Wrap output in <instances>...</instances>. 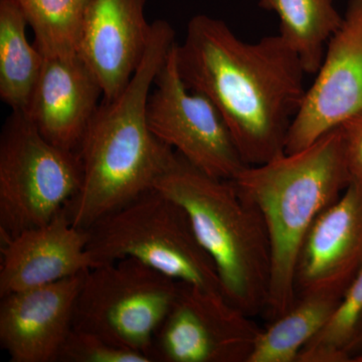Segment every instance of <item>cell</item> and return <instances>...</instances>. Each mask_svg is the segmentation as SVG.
<instances>
[{
	"mask_svg": "<svg viewBox=\"0 0 362 362\" xmlns=\"http://www.w3.org/2000/svg\"><path fill=\"white\" fill-rule=\"evenodd\" d=\"M175 56L185 86L213 102L247 165L285 153L307 74L279 33L247 42L220 18L197 14Z\"/></svg>",
	"mask_w": 362,
	"mask_h": 362,
	"instance_id": "1",
	"label": "cell"
},
{
	"mask_svg": "<svg viewBox=\"0 0 362 362\" xmlns=\"http://www.w3.org/2000/svg\"><path fill=\"white\" fill-rule=\"evenodd\" d=\"M168 21L152 23L148 49L125 89L105 100L78 148L83 180L66 207L71 223L88 230L98 221L154 188L175 151L153 134L147 104L157 74L175 47Z\"/></svg>",
	"mask_w": 362,
	"mask_h": 362,
	"instance_id": "2",
	"label": "cell"
},
{
	"mask_svg": "<svg viewBox=\"0 0 362 362\" xmlns=\"http://www.w3.org/2000/svg\"><path fill=\"white\" fill-rule=\"evenodd\" d=\"M232 181L258 207L268 230L272 269L263 316L270 322L296 302L295 269L307 233L351 183L341 127L301 151L247 165Z\"/></svg>",
	"mask_w": 362,
	"mask_h": 362,
	"instance_id": "3",
	"label": "cell"
},
{
	"mask_svg": "<svg viewBox=\"0 0 362 362\" xmlns=\"http://www.w3.org/2000/svg\"><path fill=\"white\" fill-rule=\"evenodd\" d=\"M154 188L187 211L197 240L214 262L223 296L252 318L263 315L272 252L258 207L232 180L206 175L177 152Z\"/></svg>",
	"mask_w": 362,
	"mask_h": 362,
	"instance_id": "4",
	"label": "cell"
},
{
	"mask_svg": "<svg viewBox=\"0 0 362 362\" xmlns=\"http://www.w3.org/2000/svg\"><path fill=\"white\" fill-rule=\"evenodd\" d=\"M87 232L95 267L134 259L177 282L223 294L214 262L187 211L156 188L107 214Z\"/></svg>",
	"mask_w": 362,
	"mask_h": 362,
	"instance_id": "5",
	"label": "cell"
},
{
	"mask_svg": "<svg viewBox=\"0 0 362 362\" xmlns=\"http://www.w3.org/2000/svg\"><path fill=\"white\" fill-rule=\"evenodd\" d=\"M82 180L78 152L52 144L23 112L13 111L0 136L1 243L52 221Z\"/></svg>",
	"mask_w": 362,
	"mask_h": 362,
	"instance_id": "6",
	"label": "cell"
},
{
	"mask_svg": "<svg viewBox=\"0 0 362 362\" xmlns=\"http://www.w3.org/2000/svg\"><path fill=\"white\" fill-rule=\"evenodd\" d=\"M180 284L134 259L94 267L78 292L73 328L150 358L152 342Z\"/></svg>",
	"mask_w": 362,
	"mask_h": 362,
	"instance_id": "7",
	"label": "cell"
},
{
	"mask_svg": "<svg viewBox=\"0 0 362 362\" xmlns=\"http://www.w3.org/2000/svg\"><path fill=\"white\" fill-rule=\"evenodd\" d=\"M176 44L157 74L150 93L147 104L150 129L199 170L232 180L247 165L213 102L202 93L188 89L181 78Z\"/></svg>",
	"mask_w": 362,
	"mask_h": 362,
	"instance_id": "8",
	"label": "cell"
},
{
	"mask_svg": "<svg viewBox=\"0 0 362 362\" xmlns=\"http://www.w3.org/2000/svg\"><path fill=\"white\" fill-rule=\"evenodd\" d=\"M261 330L221 293L180 283L149 356L152 362H249Z\"/></svg>",
	"mask_w": 362,
	"mask_h": 362,
	"instance_id": "9",
	"label": "cell"
},
{
	"mask_svg": "<svg viewBox=\"0 0 362 362\" xmlns=\"http://www.w3.org/2000/svg\"><path fill=\"white\" fill-rule=\"evenodd\" d=\"M316 75L293 120L285 153L307 148L362 110V0H349Z\"/></svg>",
	"mask_w": 362,
	"mask_h": 362,
	"instance_id": "10",
	"label": "cell"
},
{
	"mask_svg": "<svg viewBox=\"0 0 362 362\" xmlns=\"http://www.w3.org/2000/svg\"><path fill=\"white\" fill-rule=\"evenodd\" d=\"M146 0H87L78 52L94 74L103 99L118 96L141 65L152 35Z\"/></svg>",
	"mask_w": 362,
	"mask_h": 362,
	"instance_id": "11",
	"label": "cell"
},
{
	"mask_svg": "<svg viewBox=\"0 0 362 362\" xmlns=\"http://www.w3.org/2000/svg\"><path fill=\"white\" fill-rule=\"evenodd\" d=\"M362 269V187L350 183L314 221L295 269L296 296L328 292L342 296Z\"/></svg>",
	"mask_w": 362,
	"mask_h": 362,
	"instance_id": "12",
	"label": "cell"
},
{
	"mask_svg": "<svg viewBox=\"0 0 362 362\" xmlns=\"http://www.w3.org/2000/svg\"><path fill=\"white\" fill-rule=\"evenodd\" d=\"M86 273L1 297L0 344L11 362H58Z\"/></svg>",
	"mask_w": 362,
	"mask_h": 362,
	"instance_id": "13",
	"label": "cell"
},
{
	"mask_svg": "<svg viewBox=\"0 0 362 362\" xmlns=\"http://www.w3.org/2000/svg\"><path fill=\"white\" fill-rule=\"evenodd\" d=\"M44 57L23 113L45 139L78 152L103 90L78 52Z\"/></svg>",
	"mask_w": 362,
	"mask_h": 362,
	"instance_id": "14",
	"label": "cell"
},
{
	"mask_svg": "<svg viewBox=\"0 0 362 362\" xmlns=\"http://www.w3.org/2000/svg\"><path fill=\"white\" fill-rule=\"evenodd\" d=\"M94 267L87 230L74 225L64 209L49 223L1 243L0 297L52 284Z\"/></svg>",
	"mask_w": 362,
	"mask_h": 362,
	"instance_id": "15",
	"label": "cell"
},
{
	"mask_svg": "<svg viewBox=\"0 0 362 362\" xmlns=\"http://www.w3.org/2000/svg\"><path fill=\"white\" fill-rule=\"evenodd\" d=\"M341 297L328 292L298 297L289 310L261 330L249 362H297L302 349L325 327Z\"/></svg>",
	"mask_w": 362,
	"mask_h": 362,
	"instance_id": "16",
	"label": "cell"
},
{
	"mask_svg": "<svg viewBox=\"0 0 362 362\" xmlns=\"http://www.w3.org/2000/svg\"><path fill=\"white\" fill-rule=\"evenodd\" d=\"M259 6L280 18L279 35L296 52L308 75H316L325 45L342 25L333 0H259Z\"/></svg>",
	"mask_w": 362,
	"mask_h": 362,
	"instance_id": "17",
	"label": "cell"
},
{
	"mask_svg": "<svg viewBox=\"0 0 362 362\" xmlns=\"http://www.w3.org/2000/svg\"><path fill=\"white\" fill-rule=\"evenodd\" d=\"M25 16L11 0H0V98L13 112H25L45 57L26 39Z\"/></svg>",
	"mask_w": 362,
	"mask_h": 362,
	"instance_id": "18",
	"label": "cell"
},
{
	"mask_svg": "<svg viewBox=\"0 0 362 362\" xmlns=\"http://www.w3.org/2000/svg\"><path fill=\"white\" fill-rule=\"evenodd\" d=\"M25 16L44 56L78 52L85 4L81 0H11Z\"/></svg>",
	"mask_w": 362,
	"mask_h": 362,
	"instance_id": "19",
	"label": "cell"
},
{
	"mask_svg": "<svg viewBox=\"0 0 362 362\" xmlns=\"http://www.w3.org/2000/svg\"><path fill=\"white\" fill-rule=\"evenodd\" d=\"M362 322V269L343 293L325 327L300 352L297 362H349L347 349Z\"/></svg>",
	"mask_w": 362,
	"mask_h": 362,
	"instance_id": "20",
	"label": "cell"
},
{
	"mask_svg": "<svg viewBox=\"0 0 362 362\" xmlns=\"http://www.w3.org/2000/svg\"><path fill=\"white\" fill-rule=\"evenodd\" d=\"M58 362H152L146 354L124 349L86 331H71Z\"/></svg>",
	"mask_w": 362,
	"mask_h": 362,
	"instance_id": "21",
	"label": "cell"
},
{
	"mask_svg": "<svg viewBox=\"0 0 362 362\" xmlns=\"http://www.w3.org/2000/svg\"><path fill=\"white\" fill-rule=\"evenodd\" d=\"M340 127L351 182L362 187V110L349 117Z\"/></svg>",
	"mask_w": 362,
	"mask_h": 362,
	"instance_id": "22",
	"label": "cell"
},
{
	"mask_svg": "<svg viewBox=\"0 0 362 362\" xmlns=\"http://www.w3.org/2000/svg\"><path fill=\"white\" fill-rule=\"evenodd\" d=\"M347 356H349L350 361H354L357 357L362 356V322L359 325L356 337L347 349Z\"/></svg>",
	"mask_w": 362,
	"mask_h": 362,
	"instance_id": "23",
	"label": "cell"
},
{
	"mask_svg": "<svg viewBox=\"0 0 362 362\" xmlns=\"http://www.w3.org/2000/svg\"><path fill=\"white\" fill-rule=\"evenodd\" d=\"M354 362H362V356L357 357V358L356 359V361H354Z\"/></svg>",
	"mask_w": 362,
	"mask_h": 362,
	"instance_id": "24",
	"label": "cell"
},
{
	"mask_svg": "<svg viewBox=\"0 0 362 362\" xmlns=\"http://www.w3.org/2000/svg\"><path fill=\"white\" fill-rule=\"evenodd\" d=\"M81 1H82V2H83V4H86V1H87V0H81Z\"/></svg>",
	"mask_w": 362,
	"mask_h": 362,
	"instance_id": "25",
	"label": "cell"
}]
</instances>
